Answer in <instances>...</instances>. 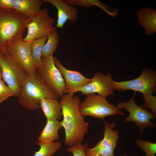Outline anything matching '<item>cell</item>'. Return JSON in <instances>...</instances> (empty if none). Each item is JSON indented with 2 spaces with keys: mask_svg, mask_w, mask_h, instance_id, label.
Segmentation results:
<instances>
[{
  "mask_svg": "<svg viewBox=\"0 0 156 156\" xmlns=\"http://www.w3.org/2000/svg\"><path fill=\"white\" fill-rule=\"evenodd\" d=\"M60 102L63 117L60 123L65 131V144L70 146L81 143L88 131L89 124L79 110V97L67 93L61 98Z\"/></svg>",
  "mask_w": 156,
  "mask_h": 156,
  "instance_id": "cell-1",
  "label": "cell"
},
{
  "mask_svg": "<svg viewBox=\"0 0 156 156\" xmlns=\"http://www.w3.org/2000/svg\"><path fill=\"white\" fill-rule=\"evenodd\" d=\"M18 97L19 103L30 110L38 109L39 103L43 98H57L37 73L34 75L27 77Z\"/></svg>",
  "mask_w": 156,
  "mask_h": 156,
  "instance_id": "cell-2",
  "label": "cell"
},
{
  "mask_svg": "<svg viewBox=\"0 0 156 156\" xmlns=\"http://www.w3.org/2000/svg\"><path fill=\"white\" fill-rule=\"evenodd\" d=\"M31 20L25 15L13 10L0 9V51L8 54L7 46L12 39L18 34H23Z\"/></svg>",
  "mask_w": 156,
  "mask_h": 156,
  "instance_id": "cell-3",
  "label": "cell"
},
{
  "mask_svg": "<svg viewBox=\"0 0 156 156\" xmlns=\"http://www.w3.org/2000/svg\"><path fill=\"white\" fill-rule=\"evenodd\" d=\"M87 95L79 106V110L84 116H90L104 120L107 116L124 115L117 107L110 103L106 97L93 93Z\"/></svg>",
  "mask_w": 156,
  "mask_h": 156,
  "instance_id": "cell-4",
  "label": "cell"
},
{
  "mask_svg": "<svg viewBox=\"0 0 156 156\" xmlns=\"http://www.w3.org/2000/svg\"><path fill=\"white\" fill-rule=\"evenodd\" d=\"M23 34L14 36L9 42L8 53L13 58L28 76L37 73L33 60L30 43L24 41Z\"/></svg>",
  "mask_w": 156,
  "mask_h": 156,
  "instance_id": "cell-5",
  "label": "cell"
},
{
  "mask_svg": "<svg viewBox=\"0 0 156 156\" xmlns=\"http://www.w3.org/2000/svg\"><path fill=\"white\" fill-rule=\"evenodd\" d=\"M112 86L115 90H133L141 93L143 97L152 95L156 91V72L152 69L146 68L135 79L120 82L113 80Z\"/></svg>",
  "mask_w": 156,
  "mask_h": 156,
  "instance_id": "cell-6",
  "label": "cell"
},
{
  "mask_svg": "<svg viewBox=\"0 0 156 156\" xmlns=\"http://www.w3.org/2000/svg\"><path fill=\"white\" fill-rule=\"evenodd\" d=\"M0 65L4 81L18 97L27 75L8 53L0 54Z\"/></svg>",
  "mask_w": 156,
  "mask_h": 156,
  "instance_id": "cell-7",
  "label": "cell"
},
{
  "mask_svg": "<svg viewBox=\"0 0 156 156\" xmlns=\"http://www.w3.org/2000/svg\"><path fill=\"white\" fill-rule=\"evenodd\" d=\"M36 71L57 98H61L64 95L65 80L55 65L53 54L42 58L41 64L37 68Z\"/></svg>",
  "mask_w": 156,
  "mask_h": 156,
  "instance_id": "cell-8",
  "label": "cell"
},
{
  "mask_svg": "<svg viewBox=\"0 0 156 156\" xmlns=\"http://www.w3.org/2000/svg\"><path fill=\"white\" fill-rule=\"evenodd\" d=\"M54 18L49 14L47 8L41 9L31 18L27 24V35L23 40L30 43L32 40L48 36L55 30Z\"/></svg>",
  "mask_w": 156,
  "mask_h": 156,
  "instance_id": "cell-9",
  "label": "cell"
},
{
  "mask_svg": "<svg viewBox=\"0 0 156 156\" xmlns=\"http://www.w3.org/2000/svg\"><path fill=\"white\" fill-rule=\"evenodd\" d=\"M136 92H134L132 97L129 101L119 103L116 107L119 109H124L128 112L129 116L125 118V122H135L139 128L140 133L142 134L146 127H156L154 122L151 121L152 119L155 120L156 116L151 112L135 103L134 99Z\"/></svg>",
  "mask_w": 156,
  "mask_h": 156,
  "instance_id": "cell-10",
  "label": "cell"
},
{
  "mask_svg": "<svg viewBox=\"0 0 156 156\" xmlns=\"http://www.w3.org/2000/svg\"><path fill=\"white\" fill-rule=\"evenodd\" d=\"M103 120L105 125L104 137L94 147L86 149L87 156H114V151L118 140L119 130L114 129L116 126L114 123L109 124Z\"/></svg>",
  "mask_w": 156,
  "mask_h": 156,
  "instance_id": "cell-11",
  "label": "cell"
},
{
  "mask_svg": "<svg viewBox=\"0 0 156 156\" xmlns=\"http://www.w3.org/2000/svg\"><path fill=\"white\" fill-rule=\"evenodd\" d=\"M113 81L110 73L104 75L101 72H96L89 83L77 90L75 93L79 92L86 95L96 93L99 95L106 97L114 94L112 86Z\"/></svg>",
  "mask_w": 156,
  "mask_h": 156,
  "instance_id": "cell-12",
  "label": "cell"
},
{
  "mask_svg": "<svg viewBox=\"0 0 156 156\" xmlns=\"http://www.w3.org/2000/svg\"><path fill=\"white\" fill-rule=\"evenodd\" d=\"M55 64L64 77L65 83L64 94H74L76 91L89 83L91 79L85 77L79 72L67 69L57 57H54Z\"/></svg>",
  "mask_w": 156,
  "mask_h": 156,
  "instance_id": "cell-13",
  "label": "cell"
},
{
  "mask_svg": "<svg viewBox=\"0 0 156 156\" xmlns=\"http://www.w3.org/2000/svg\"><path fill=\"white\" fill-rule=\"evenodd\" d=\"M42 2L49 3L55 7L57 11L56 27L62 29L66 22L69 20L73 23L76 22L78 17L77 8L70 5L63 0H42Z\"/></svg>",
  "mask_w": 156,
  "mask_h": 156,
  "instance_id": "cell-14",
  "label": "cell"
},
{
  "mask_svg": "<svg viewBox=\"0 0 156 156\" xmlns=\"http://www.w3.org/2000/svg\"><path fill=\"white\" fill-rule=\"evenodd\" d=\"M138 22L145 29V34L151 36L156 32V10L151 8L140 9L135 12Z\"/></svg>",
  "mask_w": 156,
  "mask_h": 156,
  "instance_id": "cell-15",
  "label": "cell"
},
{
  "mask_svg": "<svg viewBox=\"0 0 156 156\" xmlns=\"http://www.w3.org/2000/svg\"><path fill=\"white\" fill-rule=\"evenodd\" d=\"M40 0H15L13 10L31 18L41 9Z\"/></svg>",
  "mask_w": 156,
  "mask_h": 156,
  "instance_id": "cell-16",
  "label": "cell"
},
{
  "mask_svg": "<svg viewBox=\"0 0 156 156\" xmlns=\"http://www.w3.org/2000/svg\"><path fill=\"white\" fill-rule=\"evenodd\" d=\"M39 106L47 120H59L62 116V107L57 99L44 98L41 99Z\"/></svg>",
  "mask_w": 156,
  "mask_h": 156,
  "instance_id": "cell-17",
  "label": "cell"
},
{
  "mask_svg": "<svg viewBox=\"0 0 156 156\" xmlns=\"http://www.w3.org/2000/svg\"><path fill=\"white\" fill-rule=\"evenodd\" d=\"M61 127L60 122L58 120H47L46 125L38 138V142H54L58 139L59 136L58 131Z\"/></svg>",
  "mask_w": 156,
  "mask_h": 156,
  "instance_id": "cell-18",
  "label": "cell"
},
{
  "mask_svg": "<svg viewBox=\"0 0 156 156\" xmlns=\"http://www.w3.org/2000/svg\"><path fill=\"white\" fill-rule=\"evenodd\" d=\"M47 42L42 47L41 58L46 57L53 54L56 50L60 39L56 30L47 36Z\"/></svg>",
  "mask_w": 156,
  "mask_h": 156,
  "instance_id": "cell-19",
  "label": "cell"
},
{
  "mask_svg": "<svg viewBox=\"0 0 156 156\" xmlns=\"http://www.w3.org/2000/svg\"><path fill=\"white\" fill-rule=\"evenodd\" d=\"M47 38V36L43 37L34 40L30 43L33 60L36 69L41 63L42 49Z\"/></svg>",
  "mask_w": 156,
  "mask_h": 156,
  "instance_id": "cell-20",
  "label": "cell"
},
{
  "mask_svg": "<svg viewBox=\"0 0 156 156\" xmlns=\"http://www.w3.org/2000/svg\"><path fill=\"white\" fill-rule=\"evenodd\" d=\"M40 146L39 150L33 156H51L60 150L62 146L60 141L47 143L36 142Z\"/></svg>",
  "mask_w": 156,
  "mask_h": 156,
  "instance_id": "cell-21",
  "label": "cell"
},
{
  "mask_svg": "<svg viewBox=\"0 0 156 156\" xmlns=\"http://www.w3.org/2000/svg\"><path fill=\"white\" fill-rule=\"evenodd\" d=\"M67 4L73 6L77 5L89 8L93 6H96L101 9L104 4L99 0H63Z\"/></svg>",
  "mask_w": 156,
  "mask_h": 156,
  "instance_id": "cell-22",
  "label": "cell"
},
{
  "mask_svg": "<svg viewBox=\"0 0 156 156\" xmlns=\"http://www.w3.org/2000/svg\"><path fill=\"white\" fill-rule=\"evenodd\" d=\"M136 144L145 153L144 156H155L156 153V143L147 140H139L135 141Z\"/></svg>",
  "mask_w": 156,
  "mask_h": 156,
  "instance_id": "cell-23",
  "label": "cell"
},
{
  "mask_svg": "<svg viewBox=\"0 0 156 156\" xmlns=\"http://www.w3.org/2000/svg\"><path fill=\"white\" fill-rule=\"evenodd\" d=\"M88 146L87 144L84 145L81 143L69 146L67 149V151L71 153L73 156H87L85 151L88 148Z\"/></svg>",
  "mask_w": 156,
  "mask_h": 156,
  "instance_id": "cell-24",
  "label": "cell"
},
{
  "mask_svg": "<svg viewBox=\"0 0 156 156\" xmlns=\"http://www.w3.org/2000/svg\"><path fill=\"white\" fill-rule=\"evenodd\" d=\"M11 96H15L16 95L6 85L4 81L0 79V103Z\"/></svg>",
  "mask_w": 156,
  "mask_h": 156,
  "instance_id": "cell-25",
  "label": "cell"
},
{
  "mask_svg": "<svg viewBox=\"0 0 156 156\" xmlns=\"http://www.w3.org/2000/svg\"><path fill=\"white\" fill-rule=\"evenodd\" d=\"M15 0H0V9L4 10H13Z\"/></svg>",
  "mask_w": 156,
  "mask_h": 156,
  "instance_id": "cell-26",
  "label": "cell"
},
{
  "mask_svg": "<svg viewBox=\"0 0 156 156\" xmlns=\"http://www.w3.org/2000/svg\"><path fill=\"white\" fill-rule=\"evenodd\" d=\"M2 78V70L1 66L0 65V79H1Z\"/></svg>",
  "mask_w": 156,
  "mask_h": 156,
  "instance_id": "cell-27",
  "label": "cell"
},
{
  "mask_svg": "<svg viewBox=\"0 0 156 156\" xmlns=\"http://www.w3.org/2000/svg\"><path fill=\"white\" fill-rule=\"evenodd\" d=\"M120 156H128L127 155H120Z\"/></svg>",
  "mask_w": 156,
  "mask_h": 156,
  "instance_id": "cell-28",
  "label": "cell"
},
{
  "mask_svg": "<svg viewBox=\"0 0 156 156\" xmlns=\"http://www.w3.org/2000/svg\"><path fill=\"white\" fill-rule=\"evenodd\" d=\"M1 52L0 51V54H1Z\"/></svg>",
  "mask_w": 156,
  "mask_h": 156,
  "instance_id": "cell-29",
  "label": "cell"
}]
</instances>
